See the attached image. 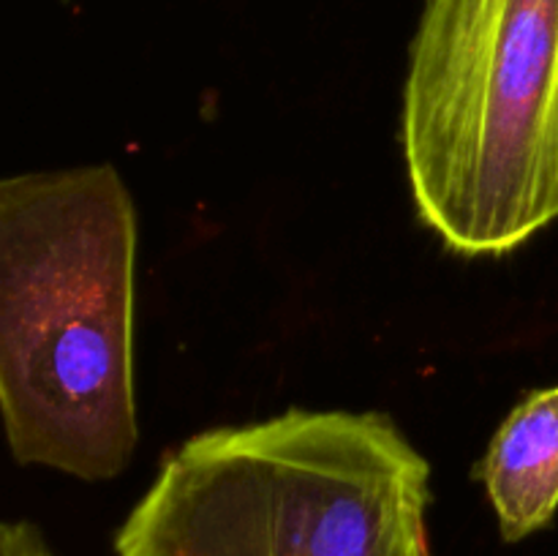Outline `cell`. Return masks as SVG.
Masks as SVG:
<instances>
[{
    "label": "cell",
    "mask_w": 558,
    "mask_h": 556,
    "mask_svg": "<svg viewBox=\"0 0 558 556\" xmlns=\"http://www.w3.org/2000/svg\"><path fill=\"white\" fill-rule=\"evenodd\" d=\"M136 213L109 164L0 183V409L11 456L107 480L136 450Z\"/></svg>",
    "instance_id": "cell-1"
},
{
    "label": "cell",
    "mask_w": 558,
    "mask_h": 556,
    "mask_svg": "<svg viewBox=\"0 0 558 556\" xmlns=\"http://www.w3.org/2000/svg\"><path fill=\"white\" fill-rule=\"evenodd\" d=\"M0 556H52V551L31 521H9L0 529Z\"/></svg>",
    "instance_id": "cell-5"
},
{
    "label": "cell",
    "mask_w": 558,
    "mask_h": 556,
    "mask_svg": "<svg viewBox=\"0 0 558 556\" xmlns=\"http://www.w3.org/2000/svg\"><path fill=\"white\" fill-rule=\"evenodd\" d=\"M430 463L381 412L289 409L191 436L118 556H434Z\"/></svg>",
    "instance_id": "cell-2"
},
{
    "label": "cell",
    "mask_w": 558,
    "mask_h": 556,
    "mask_svg": "<svg viewBox=\"0 0 558 556\" xmlns=\"http://www.w3.org/2000/svg\"><path fill=\"white\" fill-rule=\"evenodd\" d=\"M401 142L417 216L501 256L558 218V0H423Z\"/></svg>",
    "instance_id": "cell-3"
},
{
    "label": "cell",
    "mask_w": 558,
    "mask_h": 556,
    "mask_svg": "<svg viewBox=\"0 0 558 556\" xmlns=\"http://www.w3.org/2000/svg\"><path fill=\"white\" fill-rule=\"evenodd\" d=\"M507 543L529 537L558 510V385L534 390L499 425L477 467Z\"/></svg>",
    "instance_id": "cell-4"
}]
</instances>
